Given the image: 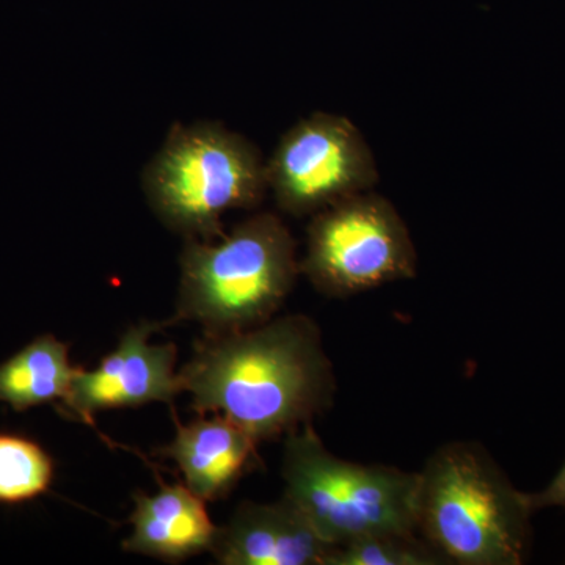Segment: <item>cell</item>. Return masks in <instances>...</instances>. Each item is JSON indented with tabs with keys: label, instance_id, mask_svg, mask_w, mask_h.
Listing matches in <instances>:
<instances>
[{
	"label": "cell",
	"instance_id": "cell-4",
	"mask_svg": "<svg viewBox=\"0 0 565 565\" xmlns=\"http://www.w3.org/2000/svg\"><path fill=\"white\" fill-rule=\"evenodd\" d=\"M141 189L156 217L185 239L223 234L222 217L255 210L269 192L266 162L256 145L218 121L170 128L141 172Z\"/></svg>",
	"mask_w": 565,
	"mask_h": 565
},
{
	"label": "cell",
	"instance_id": "cell-1",
	"mask_svg": "<svg viewBox=\"0 0 565 565\" xmlns=\"http://www.w3.org/2000/svg\"><path fill=\"white\" fill-rule=\"evenodd\" d=\"M180 382L193 411L226 416L258 444L310 423L334 393L321 330L303 315L273 318L243 332L204 333Z\"/></svg>",
	"mask_w": 565,
	"mask_h": 565
},
{
	"label": "cell",
	"instance_id": "cell-14",
	"mask_svg": "<svg viewBox=\"0 0 565 565\" xmlns=\"http://www.w3.org/2000/svg\"><path fill=\"white\" fill-rule=\"evenodd\" d=\"M327 565H449V563L418 533H382L334 546Z\"/></svg>",
	"mask_w": 565,
	"mask_h": 565
},
{
	"label": "cell",
	"instance_id": "cell-13",
	"mask_svg": "<svg viewBox=\"0 0 565 565\" xmlns=\"http://www.w3.org/2000/svg\"><path fill=\"white\" fill-rule=\"evenodd\" d=\"M54 476V459L39 441L0 430V505L39 500L50 492Z\"/></svg>",
	"mask_w": 565,
	"mask_h": 565
},
{
	"label": "cell",
	"instance_id": "cell-9",
	"mask_svg": "<svg viewBox=\"0 0 565 565\" xmlns=\"http://www.w3.org/2000/svg\"><path fill=\"white\" fill-rule=\"evenodd\" d=\"M334 546L286 498L278 503L245 501L212 546L222 565H327Z\"/></svg>",
	"mask_w": 565,
	"mask_h": 565
},
{
	"label": "cell",
	"instance_id": "cell-5",
	"mask_svg": "<svg viewBox=\"0 0 565 565\" xmlns=\"http://www.w3.org/2000/svg\"><path fill=\"white\" fill-rule=\"evenodd\" d=\"M285 494L321 535L338 546L382 533H418V471L351 462L326 448L310 423L286 435Z\"/></svg>",
	"mask_w": 565,
	"mask_h": 565
},
{
	"label": "cell",
	"instance_id": "cell-11",
	"mask_svg": "<svg viewBox=\"0 0 565 565\" xmlns=\"http://www.w3.org/2000/svg\"><path fill=\"white\" fill-rule=\"evenodd\" d=\"M134 503L132 534L122 542L125 552L166 563L212 552L218 526L207 514L206 501L188 486L162 482L154 494L137 492Z\"/></svg>",
	"mask_w": 565,
	"mask_h": 565
},
{
	"label": "cell",
	"instance_id": "cell-7",
	"mask_svg": "<svg viewBox=\"0 0 565 565\" xmlns=\"http://www.w3.org/2000/svg\"><path fill=\"white\" fill-rule=\"evenodd\" d=\"M278 210L315 215L379 182L373 151L343 115L315 111L289 128L266 162Z\"/></svg>",
	"mask_w": 565,
	"mask_h": 565
},
{
	"label": "cell",
	"instance_id": "cell-8",
	"mask_svg": "<svg viewBox=\"0 0 565 565\" xmlns=\"http://www.w3.org/2000/svg\"><path fill=\"white\" fill-rule=\"evenodd\" d=\"M161 323L141 322L122 333L117 349L96 370L77 367L61 414L93 424L98 412L132 408L150 403L172 404L182 393L177 345L152 344Z\"/></svg>",
	"mask_w": 565,
	"mask_h": 565
},
{
	"label": "cell",
	"instance_id": "cell-10",
	"mask_svg": "<svg viewBox=\"0 0 565 565\" xmlns=\"http://www.w3.org/2000/svg\"><path fill=\"white\" fill-rule=\"evenodd\" d=\"M174 422L177 435L161 455L177 463L184 484L206 503L228 497L258 460V441L221 414Z\"/></svg>",
	"mask_w": 565,
	"mask_h": 565
},
{
	"label": "cell",
	"instance_id": "cell-6",
	"mask_svg": "<svg viewBox=\"0 0 565 565\" xmlns=\"http://www.w3.org/2000/svg\"><path fill=\"white\" fill-rule=\"evenodd\" d=\"M300 273L323 296L348 299L412 280L418 273V255L393 203L367 191L313 215Z\"/></svg>",
	"mask_w": 565,
	"mask_h": 565
},
{
	"label": "cell",
	"instance_id": "cell-2",
	"mask_svg": "<svg viewBox=\"0 0 565 565\" xmlns=\"http://www.w3.org/2000/svg\"><path fill=\"white\" fill-rule=\"evenodd\" d=\"M533 514L527 493L475 441L440 446L418 471L416 531L449 565H522Z\"/></svg>",
	"mask_w": 565,
	"mask_h": 565
},
{
	"label": "cell",
	"instance_id": "cell-15",
	"mask_svg": "<svg viewBox=\"0 0 565 565\" xmlns=\"http://www.w3.org/2000/svg\"><path fill=\"white\" fill-rule=\"evenodd\" d=\"M533 512L544 511V509L559 508L565 509V460L555 478L548 482L541 492L527 493Z\"/></svg>",
	"mask_w": 565,
	"mask_h": 565
},
{
	"label": "cell",
	"instance_id": "cell-12",
	"mask_svg": "<svg viewBox=\"0 0 565 565\" xmlns=\"http://www.w3.org/2000/svg\"><path fill=\"white\" fill-rule=\"evenodd\" d=\"M77 366L70 362V345L44 333L0 363V404L14 412L65 399Z\"/></svg>",
	"mask_w": 565,
	"mask_h": 565
},
{
	"label": "cell",
	"instance_id": "cell-3",
	"mask_svg": "<svg viewBox=\"0 0 565 565\" xmlns=\"http://www.w3.org/2000/svg\"><path fill=\"white\" fill-rule=\"evenodd\" d=\"M180 266L174 319L212 334L270 321L300 273L296 241L273 212L252 215L217 239H185Z\"/></svg>",
	"mask_w": 565,
	"mask_h": 565
}]
</instances>
